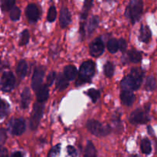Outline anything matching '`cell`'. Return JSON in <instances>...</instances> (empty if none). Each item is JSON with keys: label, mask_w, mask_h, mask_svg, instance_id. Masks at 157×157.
<instances>
[{"label": "cell", "mask_w": 157, "mask_h": 157, "mask_svg": "<svg viewBox=\"0 0 157 157\" xmlns=\"http://www.w3.org/2000/svg\"><path fill=\"white\" fill-rule=\"evenodd\" d=\"M150 105L145 106L144 109H136L133 111L130 116V121L133 124H144L150 120L149 116V110Z\"/></svg>", "instance_id": "5b68a950"}, {"label": "cell", "mask_w": 157, "mask_h": 157, "mask_svg": "<svg viewBox=\"0 0 157 157\" xmlns=\"http://www.w3.org/2000/svg\"><path fill=\"white\" fill-rule=\"evenodd\" d=\"M61 144H57L55 147H52L50 150V151L48 152V157H56L60 154V152H61Z\"/></svg>", "instance_id": "836d02e7"}, {"label": "cell", "mask_w": 157, "mask_h": 157, "mask_svg": "<svg viewBox=\"0 0 157 157\" xmlns=\"http://www.w3.org/2000/svg\"><path fill=\"white\" fill-rule=\"evenodd\" d=\"M114 73V66L110 61H107L104 64V74L107 78H111Z\"/></svg>", "instance_id": "f1b7e54d"}, {"label": "cell", "mask_w": 157, "mask_h": 157, "mask_svg": "<svg viewBox=\"0 0 157 157\" xmlns=\"http://www.w3.org/2000/svg\"><path fill=\"white\" fill-rule=\"evenodd\" d=\"M29 38H30V35H29V30L25 29L22 32L21 35V38H20V45H25L29 43Z\"/></svg>", "instance_id": "d6a6232c"}, {"label": "cell", "mask_w": 157, "mask_h": 157, "mask_svg": "<svg viewBox=\"0 0 157 157\" xmlns=\"http://www.w3.org/2000/svg\"><path fill=\"white\" fill-rule=\"evenodd\" d=\"M43 112H44V105L39 103L35 104L33 106V110L30 117V123H29V127L32 130H35L38 128L39 123L42 117Z\"/></svg>", "instance_id": "8992f818"}, {"label": "cell", "mask_w": 157, "mask_h": 157, "mask_svg": "<svg viewBox=\"0 0 157 157\" xmlns=\"http://www.w3.org/2000/svg\"><path fill=\"white\" fill-rule=\"evenodd\" d=\"M11 157H23V156L21 152H15L14 153H12Z\"/></svg>", "instance_id": "ab89813d"}, {"label": "cell", "mask_w": 157, "mask_h": 157, "mask_svg": "<svg viewBox=\"0 0 157 157\" xmlns=\"http://www.w3.org/2000/svg\"><path fill=\"white\" fill-rule=\"evenodd\" d=\"M140 148L143 153L147 155L150 154V153L152 152V147L150 140L147 139V138L142 140L140 144Z\"/></svg>", "instance_id": "7402d4cb"}, {"label": "cell", "mask_w": 157, "mask_h": 157, "mask_svg": "<svg viewBox=\"0 0 157 157\" xmlns=\"http://www.w3.org/2000/svg\"><path fill=\"white\" fill-rule=\"evenodd\" d=\"M104 51V44L101 38H95L90 44V54L93 57H100Z\"/></svg>", "instance_id": "30bf717a"}, {"label": "cell", "mask_w": 157, "mask_h": 157, "mask_svg": "<svg viewBox=\"0 0 157 157\" xmlns=\"http://www.w3.org/2000/svg\"><path fill=\"white\" fill-rule=\"evenodd\" d=\"M99 25V18L97 15H94L89 20L88 25H87V31L89 33H92L95 29L98 28Z\"/></svg>", "instance_id": "603a6c76"}, {"label": "cell", "mask_w": 157, "mask_h": 157, "mask_svg": "<svg viewBox=\"0 0 157 157\" xmlns=\"http://www.w3.org/2000/svg\"><path fill=\"white\" fill-rule=\"evenodd\" d=\"M85 94L90 98V99H91L92 102L93 103H95L96 101H98V100L99 99L100 97H101V94H100L99 90L94 88L89 89L87 91L85 92Z\"/></svg>", "instance_id": "83f0119b"}, {"label": "cell", "mask_w": 157, "mask_h": 157, "mask_svg": "<svg viewBox=\"0 0 157 157\" xmlns=\"http://www.w3.org/2000/svg\"><path fill=\"white\" fill-rule=\"evenodd\" d=\"M130 157H138V156H136V155H133V156H131Z\"/></svg>", "instance_id": "60d3db41"}, {"label": "cell", "mask_w": 157, "mask_h": 157, "mask_svg": "<svg viewBox=\"0 0 157 157\" xmlns=\"http://www.w3.org/2000/svg\"><path fill=\"white\" fill-rule=\"evenodd\" d=\"M67 152L69 157H77V156H78L76 149L74 147H72V146H68L67 147Z\"/></svg>", "instance_id": "d590c367"}, {"label": "cell", "mask_w": 157, "mask_h": 157, "mask_svg": "<svg viewBox=\"0 0 157 157\" xmlns=\"http://www.w3.org/2000/svg\"><path fill=\"white\" fill-rule=\"evenodd\" d=\"M68 80L64 77V74L63 75H59L57 78L56 80V87L59 90H63L68 87Z\"/></svg>", "instance_id": "d6986e66"}, {"label": "cell", "mask_w": 157, "mask_h": 157, "mask_svg": "<svg viewBox=\"0 0 157 157\" xmlns=\"http://www.w3.org/2000/svg\"><path fill=\"white\" fill-rule=\"evenodd\" d=\"M87 130L96 136H106L110 133L111 128L109 125L102 124L99 121L95 120H89L86 124Z\"/></svg>", "instance_id": "277c9868"}, {"label": "cell", "mask_w": 157, "mask_h": 157, "mask_svg": "<svg viewBox=\"0 0 157 157\" xmlns=\"http://www.w3.org/2000/svg\"><path fill=\"white\" fill-rule=\"evenodd\" d=\"M107 49L112 54H114L119 50V42L115 38H111L107 42Z\"/></svg>", "instance_id": "484cf974"}, {"label": "cell", "mask_w": 157, "mask_h": 157, "mask_svg": "<svg viewBox=\"0 0 157 157\" xmlns=\"http://www.w3.org/2000/svg\"><path fill=\"white\" fill-rule=\"evenodd\" d=\"M49 97V89L47 84L41 85V87L36 91L37 101L39 104L45 102Z\"/></svg>", "instance_id": "4fadbf2b"}, {"label": "cell", "mask_w": 157, "mask_h": 157, "mask_svg": "<svg viewBox=\"0 0 157 157\" xmlns=\"http://www.w3.org/2000/svg\"><path fill=\"white\" fill-rule=\"evenodd\" d=\"M121 99L123 104L127 106H131L136 100L134 94L128 90H123L121 94Z\"/></svg>", "instance_id": "9a60e30c"}, {"label": "cell", "mask_w": 157, "mask_h": 157, "mask_svg": "<svg viewBox=\"0 0 157 157\" xmlns=\"http://www.w3.org/2000/svg\"><path fill=\"white\" fill-rule=\"evenodd\" d=\"M156 87V81L153 76L147 77L146 80L145 89L148 91H153Z\"/></svg>", "instance_id": "d4e9b609"}, {"label": "cell", "mask_w": 157, "mask_h": 157, "mask_svg": "<svg viewBox=\"0 0 157 157\" xmlns=\"http://www.w3.org/2000/svg\"><path fill=\"white\" fill-rule=\"evenodd\" d=\"M15 85V78L12 72L6 71L2 74L0 81L2 90L4 92H10L13 90Z\"/></svg>", "instance_id": "52a82bcc"}, {"label": "cell", "mask_w": 157, "mask_h": 157, "mask_svg": "<svg viewBox=\"0 0 157 157\" xmlns=\"http://www.w3.org/2000/svg\"><path fill=\"white\" fill-rule=\"evenodd\" d=\"M55 78H56V73L55 71H52L48 75L47 78V85L48 84V86H51L55 81Z\"/></svg>", "instance_id": "8d00e7d4"}, {"label": "cell", "mask_w": 157, "mask_h": 157, "mask_svg": "<svg viewBox=\"0 0 157 157\" xmlns=\"http://www.w3.org/2000/svg\"><path fill=\"white\" fill-rule=\"evenodd\" d=\"M6 139H7V133L6 130L4 128H0V147L6 143Z\"/></svg>", "instance_id": "e575fe53"}, {"label": "cell", "mask_w": 157, "mask_h": 157, "mask_svg": "<svg viewBox=\"0 0 157 157\" xmlns=\"http://www.w3.org/2000/svg\"><path fill=\"white\" fill-rule=\"evenodd\" d=\"M78 74L77 68L73 65H67L64 69V75L69 81L75 79Z\"/></svg>", "instance_id": "e0dca14e"}, {"label": "cell", "mask_w": 157, "mask_h": 157, "mask_svg": "<svg viewBox=\"0 0 157 157\" xmlns=\"http://www.w3.org/2000/svg\"><path fill=\"white\" fill-rule=\"evenodd\" d=\"M21 15V10L18 7L15 6L10 12V18L12 21H18Z\"/></svg>", "instance_id": "4dcf8cb0"}, {"label": "cell", "mask_w": 157, "mask_h": 157, "mask_svg": "<svg viewBox=\"0 0 157 157\" xmlns=\"http://www.w3.org/2000/svg\"><path fill=\"white\" fill-rule=\"evenodd\" d=\"M9 130L13 135L20 136L25 130V121L23 118L12 119L9 122Z\"/></svg>", "instance_id": "ba28073f"}, {"label": "cell", "mask_w": 157, "mask_h": 157, "mask_svg": "<svg viewBox=\"0 0 157 157\" xmlns=\"http://www.w3.org/2000/svg\"><path fill=\"white\" fill-rule=\"evenodd\" d=\"M128 56L130 61L133 63H139L142 60V53L136 51V49H132L129 51Z\"/></svg>", "instance_id": "44dd1931"}, {"label": "cell", "mask_w": 157, "mask_h": 157, "mask_svg": "<svg viewBox=\"0 0 157 157\" xmlns=\"http://www.w3.org/2000/svg\"><path fill=\"white\" fill-rule=\"evenodd\" d=\"M9 112V104L4 100L0 98V119L8 115Z\"/></svg>", "instance_id": "cb8c5ba5"}, {"label": "cell", "mask_w": 157, "mask_h": 157, "mask_svg": "<svg viewBox=\"0 0 157 157\" xmlns=\"http://www.w3.org/2000/svg\"><path fill=\"white\" fill-rule=\"evenodd\" d=\"M71 21V15L68 9L65 6L61 8L60 12V25L62 29L67 27Z\"/></svg>", "instance_id": "7c38bea8"}, {"label": "cell", "mask_w": 157, "mask_h": 157, "mask_svg": "<svg viewBox=\"0 0 157 157\" xmlns=\"http://www.w3.org/2000/svg\"><path fill=\"white\" fill-rule=\"evenodd\" d=\"M0 157H9L7 149L5 147H0Z\"/></svg>", "instance_id": "f35d334b"}, {"label": "cell", "mask_w": 157, "mask_h": 157, "mask_svg": "<svg viewBox=\"0 0 157 157\" xmlns=\"http://www.w3.org/2000/svg\"><path fill=\"white\" fill-rule=\"evenodd\" d=\"M31 101V94L29 87H25L21 95V108L25 109L29 107Z\"/></svg>", "instance_id": "2e32d148"}, {"label": "cell", "mask_w": 157, "mask_h": 157, "mask_svg": "<svg viewBox=\"0 0 157 157\" xmlns=\"http://www.w3.org/2000/svg\"><path fill=\"white\" fill-rule=\"evenodd\" d=\"M92 5H93V2L92 1H86L84 2L82 12L81 14V19L82 21H86V19L87 18V15H88V12L91 9Z\"/></svg>", "instance_id": "4316f807"}, {"label": "cell", "mask_w": 157, "mask_h": 157, "mask_svg": "<svg viewBox=\"0 0 157 157\" xmlns=\"http://www.w3.org/2000/svg\"><path fill=\"white\" fill-rule=\"evenodd\" d=\"M57 17V10L55 6H52L48 9V12L47 19L49 22H53Z\"/></svg>", "instance_id": "f546056e"}, {"label": "cell", "mask_w": 157, "mask_h": 157, "mask_svg": "<svg viewBox=\"0 0 157 157\" xmlns=\"http://www.w3.org/2000/svg\"><path fill=\"white\" fill-rule=\"evenodd\" d=\"M15 2L12 1V0H6V1H3L1 5L2 10L3 11L12 10V9L15 7Z\"/></svg>", "instance_id": "1f68e13d"}, {"label": "cell", "mask_w": 157, "mask_h": 157, "mask_svg": "<svg viewBox=\"0 0 157 157\" xmlns=\"http://www.w3.org/2000/svg\"><path fill=\"white\" fill-rule=\"evenodd\" d=\"M119 42V49L122 52H124L127 49V41H125L124 39H120L118 41Z\"/></svg>", "instance_id": "74e56055"}, {"label": "cell", "mask_w": 157, "mask_h": 157, "mask_svg": "<svg viewBox=\"0 0 157 157\" xmlns=\"http://www.w3.org/2000/svg\"><path fill=\"white\" fill-rule=\"evenodd\" d=\"M152 33L150 29L147 25H142L140 29L139 40L144 43H148L151 39Z\"/></svg>", "instance_id": "5bb4252c"}, {"label": "cell", "mask_w": 157, "mask_h": 157, "mask_svg": "<svg viewBox=\"0 0 157 157\" xmlns=\"http://www.w3.org/2000/svg\"><path fill=\"white\" fill-rule=\"evenodd\" d=\"M144 9V3L140 0H133L126 9V15L133 24L140 18Z\"/></svg>", "instance_id": "3957f363"}, {"label": "cell", "mask_w": 157, "mask_h": 157, "mask_svg": "<svg viewBox=\"0 0 157 157\" xmlns=\"http://www.w3.org/2000/svg\"><path fill=\"white\" fill-rule=\"evenodd\" d=\"M144 73L139 67H133L130 74L126 76L121 81V87L123 90H136L140 88L143 81Z\"/></svg>", "instance_id": "6da1fadb"}, {"label": "cell", "mask_w": 157, "mask_h": 157, "mask_svg": "<svg viewBox=\"0 0 157 157\" xmlns=\"http://www.w3.org/2000/svg\"><path fill=\"white\" fill-rule=\"evenodd\" d=\"M44 75V71L41 67H36L34 71L32 79V87L35 91H37L41 87Z\"/></svg>", "instance_id": "9c48e42d"}, {"label": "cell", "mask_w": 157, "mask_h": 157, "mask_svg": "<svg viewBox=\"0 0 157 157\" xmlns=\"http://www.w3.org/2000/svg\"><path fill=\"white\" fill-rule=\"evenodd\" d=\"M95 75V64L92 61H87L82 63L79 70L76 85L81 86L86 83H90Z\"/></svg>", "instance_id": "7a4b0ae2"}, {"label": "cell", "mask_w": 157, "mask_h": 157, "mask_svg": "<svg viewBox=\"0 0 157 157\" xmlns=\"http://www.w3.org/2000/svg\"><path fill=\"white\" fill-rule=\"evenodd\" d=\"M28 71V64L26 63L25 61L24 60H21L18 62V66H17L16 68V73L18 75V76L19 77L20 79H22L25 77L26 74H27Z\"/></svg>", "instance_id": "ac0fdd59"}, {"label": "cell", "mask_w": 157, "mask_h": 157, "mask_svg": "<svg viewBox=\"0 0 157 157\" xmlns=\"http://www.w3.org/2000/svg\"><path fill=\"white\" fill-rule=\"evenodd\" d=\"M84 157H97V150L91 141H88L86 145Z\"/></svg>", "instance_id": "ffe728a7"}, {"label": "cell", "mask_w": 157, "mask_h": 157, "mask_svg": "<svg viewBox=\"0 0 157 157\" xmlns=\"http://www.w3.org/2000/svg\"><path fill=\"white\" fill-rule=\"evenodd\" d=\"M26 16L31 22H36L39 18V9L35 4H29L25 10Z\"/></svg>", "instance_id": "8fae6325"}]
</instances>
